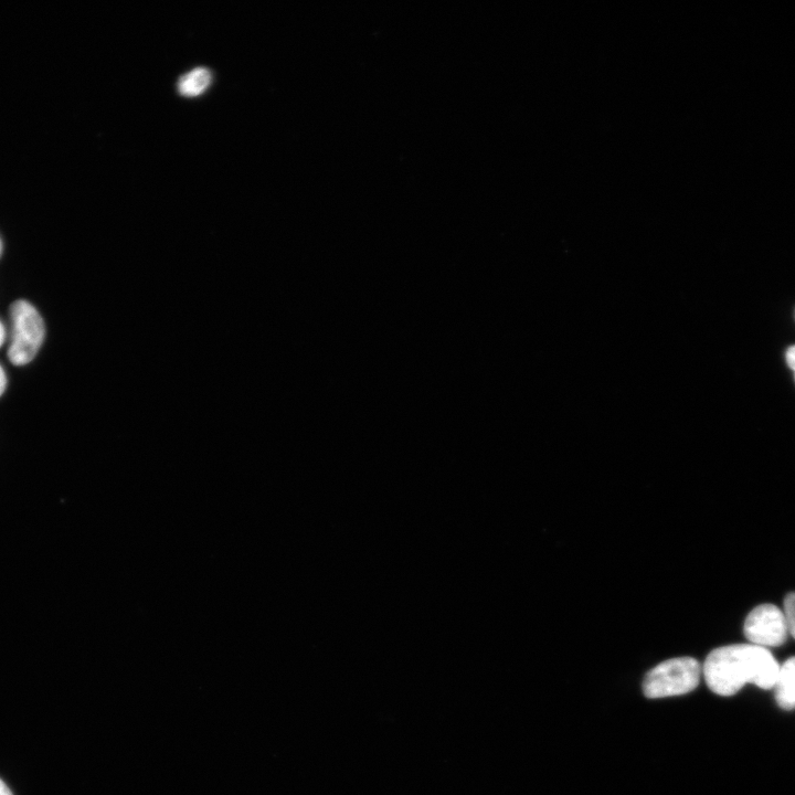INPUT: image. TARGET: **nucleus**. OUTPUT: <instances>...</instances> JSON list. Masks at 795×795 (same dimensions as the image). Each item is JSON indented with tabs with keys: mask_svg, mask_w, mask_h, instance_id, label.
<instances>
[{
	"mask_svg": "<svg viewBox=\"0 0 795 795\" xmlns=\"http://www.w3.org/2000/svg\"><path fill=\"white\" fill-rule=\"evenodd\" d=\"M780 665L767 648L752 644H735L713 649L707 656L702 672L708 687L728 697L744 685L762 689L773 688Z\"/></svg>",
	"mask_w": 795,
	"mask_h": 795,
	"instance_id": "nucleus-1",
	"label": "nucleus"
},
{
	"mask_svg": "<svg viewBox=\"0 0 795 795\" xmlns=\"http://www.w3.org/2000/svg\"><path fill=\"white\" fill-rule=\"evenodd\" d=\"M11 341L8 359L13 365L31 362L39 352L45 336L44 321L36 308L24 299L10 305Z\"/></svg>",
	"mask_w": 795,
	"mask_h": 795,
	"instance_id": "nucleus-2",
	"label": "nucleus"
},
{
	"mask_svg": "<svg viewBox=\"0 0 795 795\" xmlns=\"http://www.w3.org/2000/svg\"><path fill=\"white\" fill-rule=\"evenodd\" d=\"M702 667L692 657L665 660L647 672L643 692L649 699L686 695L699 683Z\"/></svg>",
	"mask_w": 795,
	"mask_h": 795,
	"instance_id": "nucleus-3",
	"label": "nucleus"
},
{
	"mask_svg": "<svg viewBox=\"0 0 795 795\" xmlns=\"http://www.w3.org/2000/svg\"><path fill=\"white\" fill-rule=\"evenodd\" d=\"M743 632L752 645L764 648L782 645L788 634L783 611L773 604L754 607L745 618Z\"/></svg>",
	"mask_w": 795,
	"mask_h": 795,
	"instance_id": "nucleus-4",
	"label": "nucleus"
},
{
	"mask_svg": "<svg viewBox=\"0 0 795 795\" xmlns=\"http://www.w3.org/2000/svg\"><path fill=\"white\" fill-rule=\"evenodd\" d=\"M774 688L781 708L785 710L795 708V657L788 658L780 666Z\"/></svg>",
	"mask_w": 795,
	"mask_h": 795,
	"instance_id": "nucleus-5",
	"label": "nucleus"
},
{
	"mask_svg": "<svg viewBox=\"0 0 795 795\" xmlns=\"http://www.w3.org/2000/svg\"><path fill=\"white\" fill-rule=\"evenodd\" d=\"M211 72L205 67H197L184 74L178 82V91L187 97L202 94L211 84Z\"/></svg>",
	"mask_w": 795,
	"mask_h": 795,
	"instance_id": "nucleus-6",
	"label": "nucleus"
},
{
	"mask_svg": "<svg viewBox=\"0 0 795 795\" xmlns=\"http://www.w3.org/2000/svg\"><path fill=\"white\" fill-rule=\"evenodd\" d=\"M788 633L795 638V592L786 595L783 610Z\"/></svg>",
	"mask_w": 795,
	"mask_h": 795,
	"instance_id": "nucleus-7",
	"label": "nucleus"
},
{
	"mask_svg": "<svg viewBox=\"0 0 795 795\" xmlns=\"http://www.w3.org/2000/svg\"><path fill=\"white\" fill-rule=\"evenodd\" d=\"M786 361L788 367L794 371L795 373V346H792L786 351Z\"/></svg>",
	"mask_w": 795,
	"mask_h": 795,
	"instance_id": "nucleus-8",
	"label": "nucleus"
},
{
	"mask_svg": "<svg viewBox=\"0 0 795 795\" xmlns=\"http://www.w3.org/2000/svg\"><path fill=\"white\" fill-rule=\"evenodd\" d=\"M6 386H7V375H6L3 368L0 364V396L4 392Z\"/></svg>",
	"mask_w": 795,
	"mask_h": 795,
	"instance_id": "nucleus-9",
	"label": "nucleus"
},
{
	"mask_svg": "<svg viewBox=\"0 0 795 795\" xmlns=\"http://www.w3.org/2000/svg\"><path fill=\"white\" fill-rule=\"evenodd\" d=\"M0 795H12L9 787L0 780Z\"/></svg>",
	"mask_w": 795,
	"mask_h": 795,
	"instance_id": "nucleus-10",
	"label": "nucleus"
},
{
	"mask_svg": "<svg viewBox=\"0 0 795 795\" xmlns=\"http://www.w3.org/2000/svg\"><path fill=\"white\" fill-rule=\"evenodd\" d=\"M6 340V328L2 321L0 320V347L3 344Z\"/></svg>",
	"mask_w": 795,
	"mask_h": 795,
	"instance_id": "nucleus-11",
	"label": "nucleus"
},
{
	"mask_svg": "<svg viewBox=\"0 0 795 795\" xmlns=\"http://www.w3.org/2000/svg\"><path fill=\"white\" fill-rule=\"evenodd\" d=\"M1 254H2V241L0 239V256H1Z\"/></svg>",
	"mask_w": 795,
	"mask_h": 795,
	"instance_id": "nucleus-12",
	"label": "nucleus"
}]
</instances>
